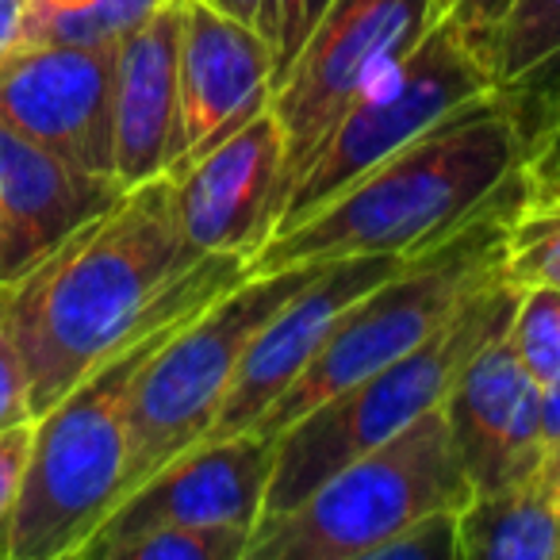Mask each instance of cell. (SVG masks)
Masks as SVG:
<instances>
[{"mask_svg": "<svg viewBox=\"0 0 560 560\" xmlns=\"http://www.w3.org/2000/svg\"><path fill=\"white\" fill-rule=\"evenodd\" d=\"M557 514H560V480H557Z\"/></svg>", "mask_w": 560, "mask_h": 560, "instance_id": "cell-33", "label": "cell"}, {"mask_svg": "<svg viewBox=\"0 0 560 560\" xmlns=\"http://www.w3.org/2000/svg\"><path fill=\"white\" fill-rule=\"evenodd\" d=\"M511 9L514 0H434V20L460 32L491 62V43H495L503 20L511 16Z\"/></svg>", "mask_w": 560, "mask_h": 560, "instance_id": "cell-28", "label": "cell"}, {"mask_svg": "<svg viewBox=\"0 0 560 560\" xmlns=\"http://www.w3.org/2000/svg\"><path fill=\"white\" fill-rule=\"evenodd\" d=\"M514 284L503 277L488 280L445 327H438L422 346L411 353L388 361L376 373L361 376L358 384L335 392L319 407L292 422L284 434L272 442V472L265 488L261 518L254 529L277 522L300 506L327 476L346 468L353 457L376 450L381 442L396 438L415 419L442 407L453 381L465 373V365L483 350L499 342L511 327L514 304H518Z\"/></svg>", "mask_w": 560, "mask_h": 560, "instance_id": "cell-4", "label": "cell"}, {"mask_svg": "<svg viewBox=\"0 0 560 560\" xmlns=\"http://www.w3.org/2000/svg\"><path fill=\"white\" fill-rule=\"evenodd\" d=\"M249 537L238 526H158L124 541L112 560H246Z\"/></svg>", "mask_w": 560, "mask_h": 560, "instance_id": "cell-21", "label": "cell"}, {"mask_svg": "<svg viewBox=\"0 0 560 560\" xmlns=\"http://www.w3.org/2000/svg\"><path fill=\"white\" fill-rule=\"evenodd\" d=\"M442 415L472 491L503 488L541 468V384L506 335L468 361L442 399Z\"/></svg>", "mask_w": 560, "mask_h": 560, "instance_id": "cell-15", "label": "cell"}, {"mask_svg": "<svg viewBox=\"0 0 560 560\" xmlns=\"http://www.w3.org/2000/svg\"><path fill=\"white\" fill-rule=\"evenodd\" d=\"M472 499L442 407L353 457L277 522L254 529L246 560H369V552L434 511Z\"/></svg>", "mask_w": 560, "mask_h": 560, "instance_id": "cell-6", "label": "cell"}, {"mask_svg": "<svg viewBox=\"0 0 560 560\" xmlns=\"http://www.w3.org/2000/svg\"><path fill=\"white\" fill-rule=\"evenodd\" d=\"M180 165L223 142L269 108L272 55L254 24L226 16L211 0L180 9Z\"/></svg>", "mask_w": 560, "mask_h": 560, "instance_id": "cell-14", "label": "cell"}, {"mask_svg": "<svg viewBox=\"0 0 560 560\" xmlns=\"http://www.w3.org/2000/svg\"><path fill=\"white\" fill-rule=\"evenodd\" d=\"M200 257L180 234L173 177L162 173L12 280V335L35 419L154 323Z\"/></svg>", "mask_w": 560, "mask_h": 560, "instance_id": "cell-1", "label": "cell"}, {"mask_svg": "<svg viewBox=\"0 0 560 560\" xmlns=\"http://www.w3.org/2000/svg\"><path fill=\"white\" fill-rule=\"evenodd\" d=\"M499 101L511 116L522 158H526L560 119V47L545 55L534 70H526L511 85L499 89Z\"/></svg>", "mask_w": 560, "mask_h": 560, "instance_id": "cell-23", "label": "cell"}, {"mask_svg": "<svg viewBox=\"0 0 560 560\" xmlns=\"http://www.w3.org/2000/svg\"><path fill=\"white\" fill-rule=\"evenodd\" d=\"M180 234L196 254L254 257L272 238L289 196L284 135L269 108L196 162L170 170Z\"/></svg>", "mask_w": 560, "mask_h": 560, "instance_id": "cell-12", "label": "cell"}, {"mask_svg": "<svg viewBox=\"0 0 560 560\" xmlns=\"http://www.w3.org/2000/svg\"><path fill=\"white\" fill-rule=\"evenodd\" d=\"M404 261L407 257L399 254H361L319 261V269L307 277L304 289L292 292L277 307V315L257 330L254 342L246 346L238 373H234L223 407H219L203 442L249 434L257 419L304 373V365L327 342V335L346 315V307L358 296H365L369 289H376L381 280H388Z\"/></svg>", "mask_w": 560, "mask_h": 560, "instance_id": "cell-13", "label": "cell"}, {"mask_svg": "<svg viewBox=\"0 0 560 560\" xmlns=\"http://www.w3.org/2000/svg\"><path fill=\"white\" fill-rule=\"evenodd\" d=\"M32 434H35V419L0 430V560H9V529L20 503V488H24V476H27Z\"/></svg>", "mask_w": 560, "mask_h": 560, "instance_id": "cell-27", "label": "cell"}, {"mask_svg": "<svg viewBox=\"0 0 560 560\" xmlns=\"http://www.w3.org/2000/svg\"><path fill=\"white\" fill-rule=\"evenodd\" d=\"M430 27L434 0H330L269 93V112L284 135L289 188L353 96L411 55Z\"/></svg>", "mask_w": 560, "mask_h": 560, "instance_id": "cell-9", "label": "cell"}, {"mask_svg": "<svg viewBox=\"0 0 560 560\" xmlns=\"http://www.w3.org/2000/svg\"><path fill=\"white\" fill-rule=\"evenodd\" d=\"M116 47L35 43L0 58V119L89 173L116 177Z\"/></svg>", "mask_w": 560, "mask_h": 560, "instance_id": "cell-11", "label": "cell"}, {"mask_svg": "<svg viewBox=\"0 0 560 560\" xmlns=\"http://www.w3.org/2000/svg\"><path fill=\"white\" fill-rule=\"evenodd\" d=\"M499 93L491 62L450 24L434 20L419 47L365 85L323 135L319 150L289 188L277 231L300 223L338 196L353 177L404 150L453 112ZM272 231V234H277Z\"/></svg>", "mask_w": 560, "mask_h": 560, "instance_id": "cell-8", "label": "cell"}, {"mask_svg": "<svg viewBox=\"0 0 560 560\" xmlns=\"http://www.w3.org/2000/svg\"><path fill=\"white\" fill-rule=\"evenodd\" d=\"M180 9L162 0L135 32L116 43L112 116L116 180L135 188L173 170L180 147Z\"/></svg>", "mask_w": 560, "mask_h": 560, "instance_id": "cell-17", "label": "cell"}, {"mask_svg": "<svg viewBox=\"0 0 560 560\" xmlns=\"http://www.w3.org/2000/svg\"><path fill=\"white\" fill-rule=\"evenodd\" d=\"M457 560H560L557 480L537 468L526 480L472 491L457 511Z\"/></svg>", "mask_w": 560, "mask_h": 560, "instance_id": "cell-18", "label": "cell"}, {"mask_svg": "<svg viewBox=\"0 0 560 560\" xmlns=\"http://www.w3.org/2000/svg\"><path fill=\"white\" fill-rule=\"evenodd\" d=\"M522 196H526V177L514 180L491 208H483L457 234L407 257L388 280L353 300L327 335V342L304 365V373L257 419L249 434L277 442L292 422L304 419L323 399L422 346L488 280L503 277L506 219L518 208Z\"/></svg>", "mask_w": 560, "mask_h": 560, "instance_id": "cell-5", "label": "cell"}, {"mask_svg": "<svg viewBox=\"0 0 560 560\" xmlns=\"http://www.w3.org/2000/svg\"><path fill=\"white\" fill-rule=\"evenodd\" d=\"M215 9H223L226 16H234V20H242V24H254L257 20V4L261 0H211Z\"/></svg>", "mask_w": 560, "mask_h": 560, "instance_id": "cell-32", "label": "cell"}, {"mask_svg": "<svg viewBox=\"0 0 560 560\" xmlns=\"http://www.w3.org/2000/svg\"><path fill=\"white\" fill-rule=\"evenodd\" d=\"M315 269L319 261L246 277L158 346L127 407V468L119 499L208 438L246 346Z\"/></svg>", "mask_w": 560, "mask_h": 560, "instance_id": "cell-7", "label": "cell"}, {"mask_svg": "<svg viewBox=\"0 0 560 560\" xmlns=\"http://www.w3.org/2000/svg\"><path fill=\"white\" fill-rule=\"evenodd\" d=\"M369 560H457V511H434L384 537Z\"/></svg>", "mask_w": 560, "mask_h": 560, "instance_id": "cell-25", "label": "cell"}, {"mask_svg": "<svg viewBox=\"0 0 560 560\" xmlns=\"http://www.w3.org/2000/svg\"><path fill=\"white\" fill-rule=\"evenodd\" d=\"M522 177L529 196H560V119L552 131L522 158Z\"/></svg>", "mask_w": 560, "mask_h": 560, "instance_id": "cell-29", "label": "cell"}, {"mask_svg": "<svg viewBox=\"0 0 560 560\" xmlns=\"http://www.w3.org/2000/svg\"><path fill=\"white\" fill-rule=\"evenodd\" d=\"M35 419L27 396V373L12 335V284H0V430Z\"/></svg>", "mask_w": 560, "mask_h": 560, "instance_id": "cell-26", "label": "cell"}, {"mask_svg": "<svg viewBox=\"0 0 560 560\" xmlns=\"http://www.w3.org/2000/svg\"><path fill=\"white\" fill-rule=\"evenodd\" d=\"M27 4H35V0H24V9H27Z\"/></svg>", "mask_w": 560, "mask_h": 560, "instance_id": "cell-34", "label": "cell"}, {"mask_svg": "<svg viewBox=\"0 0 560 560\" xmlns=\"http://www.w3.org/2000/svg\"><path fill=\"white\" fill-rule=\"evenodd\" d=\"M249 277V257L203 254L180 296L124 350L35 419L32 457L9 529V560H78L119 503L127 468V407L142 365L170 335Z\"/></svg>", "mask_w": 560, "mask_h": 560, "instance_id": "cell-3", "label": "cell"}, {"mask_svg": "<svg viewBox=\"0 0 560 560\" xmlns=\"http://www.w3.org/2000/svg\"><path fill=\"white\" fill-rule=\"evenodd\" d=\"M541 468L552 480H560V376L541 384Z\"/></svg>", "mask_w": 560, "mask_h": 560, "instance_id": "cell-30", "label": "cell"}, {"mask_svg": "<svg viewBox=\"0 0 560 560\" xmlns=\"http://www.w3.org/2000/svg\"><path fill=\"white\" fill-rule=\"evenodd\" d=\"M330 9V0H261L257 4V35L269 43L272 55V85L289 62L296 58V50L304 47V39L312 35V27L319 24V16Z\"/></svg>", "mask_w": 560, "mask_h": 560, "instance_id": "cell-24", "label": "cell"}, {"mask_svg": "<svg viewBox=\"0 0 560 560\" xmlns=\"http://www.w3.org/2000/svg\"><path fill=\"white\" fill-rule=\"evenodd\" d=\"M24 35V0H0V58L20 50Z\"/></svg>", "mask_w": 560, "mask_h": 560, "instance_id": "cell-31", "label": "cell"}, {"mask_svg": "<svg viewBox=\"0 0 560 560\" xmlns=\"http://www.w3.org/2000/svg\"><path fill=\"white\" fill-rule=\"evenodd\" d=\"M560 47V0H514L491 43V70L499 89L534 70L545 55Z\"/></svg>", "mask_w": 560, "mask_h": 560, "instance_id": "cell-20", "label": "cell"}, {"mask_svg": "<svg viewBox=\"0 0 560 560\" xmlns=\"http://www.w3.org/2000/svg\"><path fill=\"white\" fill-rule=\"evenodd\" d=\"M506 342L537 384L560 376V289H522Z\"/></svg>", "mask_w": 560, "mask_h": 560, "instance_id": "cell-22", "label": "cell"}, {"mask_svg": "<svg viewBox=\"0 0 560 560\" xmlns=\"http://www.w3.org/2000/svg\"><path fill=\"white\" fill-rule=\"evenodd\" d=\"M503 280L514 289H560V196H522L506 219Z\"/></svg>", "mask_w": 560, "mask_h": 560, "instance_id": "cell-19", "label": "cell"}, {"mask_svg": "<svg viewBox=\"0 0 560 560\" xmlns=\"http://www.w3.org/2000/svg\"><path fill=\"white\" fill-rule=\"evenodd\" d=\"M127 188L24 139L0 119V284L32 272Z\"/></svg>", "mask_w": 560, "mask_h": 560, "instance_id": "cell-16", "label": "cell"}, {"mask_svg": "<svg viewBox=\"0 0 560 560\" xmlns=\"http://www.w3.org/2000/svg\"><path fill=\"white\" fill-rule=\"evenodd\" d=\"M269 472V438L234 434L192 445L119 499L78 560H112L124 541L158 526H238L254 534Z\"/></svg>", "mask_w": 560, "mask_h": 560, "instance_id": "cell-10", "label": "cell"}, {"mask_svg": "<svg viewBox=\"0 0 560 560\" xmlns=\"http://www.w3.org/2000/svg\"><path fill=\"white\" fill-rule=\"evenodd\" d=\"M518 177V135L495 93L453 112L312 215L277 231L249 257V277L361 254L415 257L472 223Z\"/></svg>", "mask_w": 560, "mask_h": 560, "instance_id": "cell-2", "label": "cell"}]
</instances>
